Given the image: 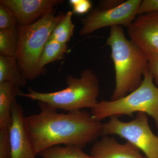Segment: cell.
Segmentation results:
<instances>
[{"label":"cell","mask_w":158,"mask_h":158,"mask_svg":"<svg viewBox=\"0 0 158 158\" xmlns=\"http://www.w3.org/2000/svg\"><path fill=\"white\" fill-rule=\"evenodd\" d=\"M40 112L25 117L26 127L37 155L52 146L64 144L84 148L103 136V123L85 110L59 113L38 102Z\"/></svg>","instance_id":"cell-1"},{"label":"cell","mask_w":158,"mask_h":158,"mask_svg":"<svg viewBox=\"0 0 158 158\" xmlns=\"http://www.w3.org/2000/svg\"><path fill=\"white\" fill-rule=\"evenodd\" d=\"M107 45L115 72V88L111 100L122 98L141 85L144 73L148 70L146 54L124 35L121 26L111 27Z\"/></svg>","instance_id":"cell-2"},{"label":"cell","mask_w":158,"mask_h":158,"mask_svg":"<svg viewBox=\"0 0 158 158\" xmlns=\"http://www.w3.org/2000/svg\"><path fill=\"white\" fill-rule=\"evenodd\" d=\"M65 82L67 87L59 91L42 93L29 88L28 93L21 92L19 96L41 102L57 110L68 112L84 108L92 109L97 103L99 83L98 78L92 70L84 69L79 78L67 76Z\"/></svg>","instance_id":"cell-3"},{"label":"cell","mask_w":158,"mask_h":158,"mask_svg":"<svg viewBox=\"0 0 158 158\" xmlns=\"http://www.w3.org/2000/svg\"><path fill=\"white\" fill-rule=\"evenodd\" d=\"M64 16H56L52 11L32 24H18V45L15 58L27 80H34L40 75L37 68L40 58L52 32Z\"/></svg>","instance_id":"cell-4"},{"label":"cell","mask_w":158,"mask_h":158,"mask_svg":"<svg viewBox=\"0 0 158 158\" xmlns=\"http://www.w3.org/2000/svg\"><path fill=\"white\" fill-rule=\"evenodd\" d=\"M143 113L150 116L158 129V87L149 70L144 73L141 85L126 96L115 101L102 100L91 109L92 117L102 121L107 117Z\"/></svg>","instance_id":"cell-5"},{"label":"cell","mask_w":158,"mask_h":158,"mask_svg":"<svg viewBox=\"0 0 158 158\" xmlns=\"http://www.w3.org/2000/svg\"><path fill=\"white\" fill-rule=\"evenodd\" d=\"M117 135L143 152L147 158H158V133L155 135L148 123L147 114L137 113L131 121L123 122L118 117H110L103 124V136Z\"/></svg>","instance_id":"cell-6"},{"label":"cell","mask_w":158,"mask_h":158,"mask_svg":"<svg viewBox=\"0 0 158 158\" xmlns=\"http://www.w3.org/2000/svg\"><path fill=\"white\" fill-rule=\"evenodd\" d=\"M141 0H127L112 8L96 7L82 19L81 36L88 35L99 29L114 26L128 28L138 15V7Z\"/></svg>","instance_id":"cell-7"},{"label":"cell","mask_w":158,"mask_h":158,"mask_svg":"<svg viewBox=\"0 0 158 158\" xmlns=\"http://www.w3.org/2000/svg\"><path fill=\"white\" fill-rule=\"evenodd\" d=\"M127 33L146 55L158 52V12L138 15L128 28Z\"/></svg>","instance_id":"cell-8"},{"label":"cell","mask_w":158,"mask_h":158,"mask_svg":"<svg viewBox=\"0 0 158 158\" xmlns=\"http://www.w3.org/2000/svg\"><path fill=\"white\" fill-rule=\"evenodd\" d=\"M12 123L9 130L11 158H36L37 155L26 127L21 105L15 99L11 108Z\"/></svg>","instance_id":"cell-9"},{"label":"cell","mask_w":158,"mask_h":158,"mask_svg":"<svg viewBox=\"0 0 158 158\" xmlns=\"http://www.w3.org/2000/svg\"><path fill=\"white\" fill-rule=\"evenodd\" d=\"M62 0H1L14 12L18 25L27 26L36 22L53 11L54 7L63 3Z\"/></svg>","instance_id":"cell-10"},{"label":"cell","mask_w":158,"mask_h":158,"mask_svg":"<svg viewBox=\"0 0 158 158\" xmlns=\"http://www.w3.org/2000/svg\"><path fill=\"white\" fill-rule=\"evenodd\" d=\"M90 153L93 158H147L131 142L120 144L115 138L108 135L103 136L95 141Z\"/></svg>","instance_id":"cell-11"},{"label":"cell","mask_w":158,"mask_h":158,"mask_svg":"<svg viewBox=\"0 0 158 158\" xmlns=\"http://www.w3.org/2000/svg\"><path fill=\"white\" fill-rule=\"evenodd\" d=\"M19 88L8 82L0 83V129L10 130L12 102L21 93Z\"/></svg>","instance_id":"cell-12"},{"label":"cell","mask_w":158,"mask_h":158,"mask_svg":"<svg viewBox=\"0 0 158 158\" xmlns=\"http://www.w3.org/2000/svg\"><path fill=\"white\" fill-rule=\"evenodd\" d=\"M27 81L20 70L15 57L0 55V83L8 82L20 88L27 85Z\"/></svg>","instance_id":"cell-13"},{"label":"cell","mask_w":158,"mask_h":158,"mask_svg":"<svg viewBox=\"0 0 158 158\" xmlns=\"http://www.w3.org/2000/svg\"><path fill=\"white\" fill-rule=\"evenodd\" d=\"M68 51L66 44H62L49 39L44 48L39 61L37 68L40 74L44 72L46 65L63 59Z\"/></svg>","instance_id":"cell-14"},{"label":"cell","mask_w":158,"mask_h":158,"mask_svg":"<svg viewBox=\"0 0 158 158\" xmlns=\"http://www.w3.org/2000/svg\"><path fill=\"white\" fill-rule=\"evenodd\" d=\"M73 145L52 146L39 154L42 158H93Z\"/></svg>","instance_id":"cell-15"},{"label":"cell","mask_w":158,"mask_h":158,"mask_svg":"<svg viewBox=\"0 0 158 158\" xmlns=\"http://www.w3.org/2000/svg\"><path fill=\"white\" fill-rule=\"evenodd\" d=\"M18 45V33L15 28L0 30V55L16 56Z\"/></svg>","instance_id":"cell-16"},{"label":"cell","mask_w":158,"mask_h":158,"mask_svg":"<svg viewBox=\"0 0 158 158\" xmlns=\"http://www.w3.org/2000/svg\"><path fill=\"white\" fill-rule=\"evenodd\" d=\"M73 12L69 11L52 32L49 39L59 43L67 44L73 35L75 26L72 21Z\"/></svg>","instance_id":"cell-17"},{"label":"cell","mask_w":158,"mask_h":158,"mask_svg":"<svg viewBox=\"0 0 158 158\" xmlns=\"http://www.w3.org/2000/svg\"><path fill=\"white\" fill-rule=\"evenodd\" d=\"M18 24L17 18L14 12L0 3V30L15 28Z\"/></svg>","instance_id":"cell-18"},{"label":"cell","mask_w":158,"mask_h":158,"mask_svg":"<svg viewBox=\"0 0 158 158\" xmlns=\"http://www.w3.org/2000/svg\"><path fill=\"white\" fill-rule=\"evenodd\" d=\"M0 158H11L9 130L0 129Z\"/></svg>","instance_id":"cell-19"},{"label":"cell","mask_w":158,"mask_h":158,"mask_svg":"<svg viewBox=\"0 0 158 158\" xmlns=\"http://www.w3.org/2000/svg\"><path fill=\"white\" fill-rule=\"evenodd\" d=\"M69 2L72 7L73 12L78 15L87 13L92 7V3L89 0H70Z\"/></svg>","instance_id":"cell-20"},{"label":"cell","mask_w":158,"mask_h":158,"mask_svg":"<svg viewBox=\"0 0 158 158\" xmlns=\"http://www.w3.org/2000/svg\"><path fill=\"white\" fill-rule=\"evenodd\" d=\"M148 60V70L152 75L154 81L158 87V52L146 55Z\"/></svg>","instance_id":"cell-21"},{"label":"cell","mask_w":158,"mask_h":158,"mask_svg":"<svg viewBox=\"0 0 158 158\" xmlns=\"http://www.w3.org/2000/svg\"><path fill=\"white\" fill-rule=\"evenodd\" d=\"M151 12H158V0H143L138 7V15Z\"/></svg>","instance_id":"cell-22"},{"label":"cell","mask_w":158,"mask_h":158,"mask_svg":"<svg viewBox=\"0 0 158 158\" xmlns=\"http://www.w3.org/2000/svg\"><path fill=\"white\" fill-rule=\"evenodd\" d=\"M123 0H104L100 2L98 6L102 8H112L119 6L123 2Z\"/></svg>","instance_id":"cell-23"}]
</instances>
